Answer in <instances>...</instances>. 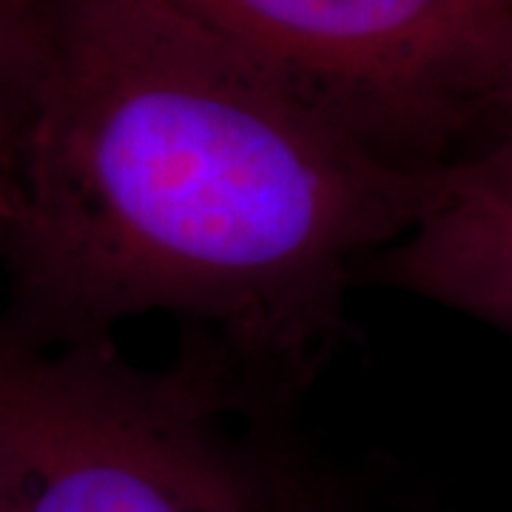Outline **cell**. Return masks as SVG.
Masks as SVG:
<instances>
[{
    "label": "cell",
    "mask_w": 512,
    "mask_h": 512,
    "mask_svg": "<svg viewBox=\"0 0 512 512\" xmlns=\"http://www.w3.org/2000/svg\"><path fill=\"white\" fill-rule=\"evenodd\" d=\"M430 168L356 143L171 0H52L26 18L0 248L46 336L168 311L302 376Z\"/></svg>",
    "instance_id": "6da1fadb"
},
{
    "label": "cell",
    "mask_w": 512,
    "mask_h": 512,
    "mask_svg": "<svg viewBox=\"0 0 512 512\" xmlns=\"http://www.w3.org/2000/svg\"><path fill=\"white\" fill-rule=\"evenodd\" d=\"M205 390L106 339L57 356L0 339V512H259Z\"/></svg>",
    "instance_id": "7a4b0ae2"
},
{
    "label": "cell",
    "mask_w": 512,
    "mask_h": 512,
    "mask_svg": "<svg viewBox=\"0 0 512 512\" xmlns=\"http://www.w3.org/2000/svg\"><path fill=\"white\" fill-rule=\"evenodd\" d=\"M384 160L444 163L487 120L512 0H171Z\"/></svg>",
    "instance_id": "3957f363"
},
{
    "label": "cell",
    "mask_w": 512,
    "mask_h": 512,
    "mask_svg": "<svg viewBox=\"0 0 512 512\" xmlns=\"http://www.w3.org/2000/svg\"><path fill=\"white\" fill-rule=\"evenodd\" d=\"M362 271L512 333V137L433 165L416 220Z\"/></svg>",
    "instance_id": "277c9868"
},
{
    "label": "cell",
    "mask_w": 512,
    "mask_h": 512,
    "mask_svg": "<svg viewBox=\"0 0 512 512\" xmlns=\"http://www.w3.org/2000/svg\"><path fill=\"white\" fill-rule=\"evenodd\" d=\"M23 49H26V15L12 0H0V177L6 168L9 143L15 131Z\"/></svg>",
    "instance_id": "5b68a950"
},
{
    "label": "cell",
    "mask_w": 512,
    "mask_h": 512,
    "mask_svg": "<svg viewBox=\"0 0 512 512\" xmlns=\"http://www.w3.org/2000/svg\"><path fill=\"white\" fill-rule=\"evenodd\" d=\"M259 512H330L316 495H311L293 478H276L265 501H259Z\"/></svg>",
    "instance_id": "8992f818"
},
{
    "label": "cell",
    "mask_w": 512,
    "mask_h": 512,
    "mask_svg": "<svg viewBox=\"0 0 512 512\" xmlns=\"http://www.w3.org/2000/svg\"><path fill=\"white\" fill-rule=\"evenodd\" d=\"M487 123L495 126V137H512V57L504 74H501V80H498Z\"/></svg>",
    "instance_id": "52a82bcc"
}]
</instances>
